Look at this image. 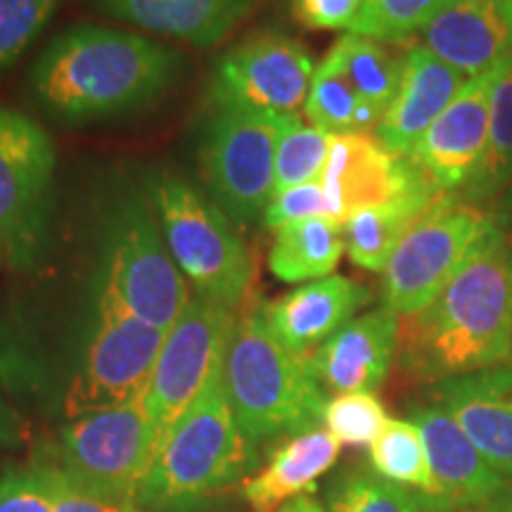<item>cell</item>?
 <instances>
[{"label":"cell","instance_id":"1","mask_svg":"<svg viewBox=\"0 0 512 512\" xmlns=\"http://www.w3.org/2000/svg\"><path fill=\"white\" fill-rule=\"evenodd\" d=\"M396 358L403 375L434 384L510 361L512 259L496 219L437 299L399 318Z\"/></svg>","mask_w":512,"mask_h":512},{"label":"cell","instance_id":"2","mask_svg":"<svg viewBox=\"0 0 512 512\" xmlns=\"http://www.w3.org/2000/svg\"><path fill=\"white\" fill-rule=\"evenodd\" d=\"M183 69L176 50L98 24H74L50 38L29 72V95L64 124L143 112L174 86Z\"/></svg>","mask_w":512,"mask_h":512},{"label":"cell","instance_id":"3","mask_svg":"<svg viewBox=\"0 0 512 512\" xmlns=\"http://www.w3.org/2000/svg\"><path fill=\"white\" fill-rule=\"evenodd\" d=\"M88 280L128 316L169 330L190 299L159 228L150 190L121 185L95 209Z\"/></svg>","mask_w":512,"mask_h":512},{"label":"cell","instance_id":"4","mask_svg":"<svg viewBox=\"0 0 512 512\" xmlns=\"http://www.w3.org/2000/svg\"><path fill=\"white\" fill-rule=\"evenodd\" d=\"M256 465V444L230 406L223 370L166 434L136 494L143 512H197Z\"/></svg>","mask_w":512,"mask_h":512},{"label":"cell","instance_id":"5","mask_svg":"<svg viewBox=\"0 0 512 512\" xmlns=\"http://www.w3.org/2000/svg\"><path fill=\"white\" fill-rule=\"evenodd\" d=\"M223 387L238 425L254 444L316 430L328 403L309 361L283 347L268 328L264 306H252L235 320Z\"/></svg>","mask_w":512,"mask_h":512},{"label":"cell","instance_id":"6","mask_svg":"<svg viewBox=\"0 0 512 512\" xmlns=\"http://www.w3.org/2000/svg\"><path fill=\"white\" fill-rule=\"evenodd\" d=\"M171 259L207 302L238 309L254 280V261L235 221L185 178L157 171L147 181Z\"/></svg>","mask_w":512,"mask_h":512},{"label":"cell","instance_id":"7","mask_svg":"<svg viewBox=\"0 0 512 512\" xmlns=\"http://www.w3.org/2000/svg\"><path fill=\"white\" fill-rule=\"evenodd\" d=\"M164 337L166 330L128 316L88 280L86 313L64 380V415L72 420L138 399L150 382Z\"/></svg>","mask_w":512,"mask_h":512},{"label":"cell","instance_id":"8","mask_svg":"<svg viewBox=\"0 0 512 512\" xmlns=\"http://www.w3.org/2000/svg\"><path fill=\"white\" fill-rule=\"evenodd\" d=\"M159 446L140 394L121 406L69 420L57 434L50 463L81 489L117 501H136Z\"/></svg>","mask_w":512,"mask_h":512},{"label":"cell","instance_id":"9","mask_svg":"<svg viewBox=\"0 0 512 512\" xmlns=\"http://www.w3.org/2000/svg\"><path fill=\"white\" fill-rule=\"evenodd\" d=\"M55 166L46 128L0 107V245L17 271H36L48 252Z\"/></svg>","mask_w":512,"mask_h":512},{"label":"cell","instance_id":"10","mask_svg":"<svg viewBox=\"0 0 512 512\" xmlns=\"http://www.w3.org/2000/svg\"><path fill=\"white\" fill-rule=\"evenodd\" d=\"M494 219V209L444 192L394 249L384 268V306L403 318L432 304Z\"/></svg>","mask_w":512,"mask_h":512},{"label":"cell","instance_id":"11","mask_svg":"<svg viewBox=\"0 0 512 512\" xmlns=\"http://www.w3.org/2000/svg\"><path fill=\"white\" fill-rule=\"evenodd\" d=\"M283 117L214 107L200 143V169L211 200L235 223H252L275 192V150Z\"/></svg>","mask_w":512,"mask_h":512},{"label":"cell","instance_id":"12","mask_svg":"<svg viewBox=\"0 0 512 512\" xmlns=\"http://www.w3.org/2000/svg\"><path fill=\"white\" fill-rule=\"evenodd\" d=\"M235 320L238 316L233 309L207 302L192 292L181 316L166 330L143 392L159 444H164L171 427L223 370Z\"/></svg>","mask_w":512,"mask_h":512},{"label":"cell","instance_id":"13","mask_svg":"<svg viewBox=\"0 0 512 512\" xmlns=\"http://www.w3.org/2000/svg\"><path fill=\"white\" fill-rule=\"evenodd\" d=\"M316 62L309 48L278 29H261L228 48L214 64V107L294 114L306 102Z\"/></svg>","mask_w":512,"mask_h":512},{"label":"cell","instance_id":"14","mask_svg":"<svg viewBox=\"0 0 512 512\" xmlns=\"http://www.w3.org/2000/svg\"><path fill=\"white\" fill-rule=\"evenodd\" d=\"M425 171L411 157L389 152L370 133L332 136L323 183L330 219L344 226L358 211L380 207L427 183Z\"/></svg>","mask_w":512,"mask_h":512},{"label":"cell","instance_id":"15","mask_svg":"<svg viewBox=\"0 0 512 512\" xmlns=\"http://www.w3.org/2000/svg\"><path fill=\"white\" fill-rule=\"evenodd\" d=\"M498 67L467 79L451 105L427 128L408 155L439 192L458 195L482 162L489 140L491 91Z\"/></svg>","mask_w":512,"mask_h":512},{"label":"cell","instance_id":"16","mask_svg":"<svg viewBox=\"0 0 512 512\" xmlns=\"http://www.w3.org/2000/svg\"><path fill=\"white\" fill-rule=\"evenodd\" d=\"M411 422L422 434L437 486V496L427 512L477 510L505 489L508 479L486 463L456 418L437 401L411 406Z\"/></svg>","mask_w":512,"mask_h":512},{"label":"cell","instance_id":"17","mask_svg":"<svg viewBox=\"0 0 512 512\" xmlns=\"http://www.w3.org/2000/svg\"><path fill=\"white\" fill-rule=\"evenodd\" d=\"M399 351V316L382 306L349 320L306 358L323 394L375 392L387 380Z\"/></svg>","mask_w":512,"mask_h":512},{"label":"cell","instance_id":"18","mask_svg":"<svg viewBox=\"0 0 512 512\" xmlns=\"http://www.w3.org/2000/svg\"><path fill=\"white\" fill-rule=\"evenodd\" d=\"M498 475L512 479V368L451 377L430 389Z\"/></svg>","mask_w":512,"mask_h":512},{"label":"cell","instance_id":"19","mask_svg":"<svg viewBox=\"0 0 512 512\" xmlns=\"http://www.w3.org/2000/svg\"><path fill=\"white\" fill-rule=\"evenodd\" d=\"M370 302V292L344 275H328L264 304L268 328L292 354L309 358Z\"/></svg>","mask_w":512,"mask_h":512},{"label":"cell","instance_id":"20","mask_svg":"<svg viewBox=\"0 0 512 512\" xmlns=\"http://www.w3.org/2000/svg\"><path fill=\"white\" fill-rule=\"evenodd\" d=\"M465 81L463 74L441 62L425 46H413L403 57L399 91L382 114L375 138L394 155L408 157L427 128L451 105Z\"/></svg>","mask_w":512,"mask_h":512},{"label":"cell","instance_id":"21","mask_svg":"<svg viewBox=\"0 0 512 512\" xmlns=\"http://www.w3.org/2000/svg\"><path fill=\"white\" fill-rule=\"evenodd\" d=\"M425 48L463 76H479L512 50V17L503 0H456L422 29Z\"/></svg>","mask_w":512,"mask_h":512},{"label":"cell","instance_id":"22","mask_svg":"<svg viewBox=\"0 0 512 512\" xmlns=\"http://www.w3.org/2000/svg\"><path fill=\"white\" fill-rule=\"evenodd\" d=\"M95 5L119 22L207 48L245 22L259 0H95Z\"/></svg>","mask_w":512,"mask_h":512},{"label":"cell","instance_id":"23","mask_svg":"<svg viewBox=\"0 0 512 512\" xmlns=\"http://www.w3.org/2000/svg\"><path fill=\"white\" fill-rule=\"evenodd\" d=\"M342 444L328 430H309L275 446L266 465L242 482V496L254 510L268 512L316 491L318 479L335 467Z\"/></svg>","mask_w":512,"mask_h":512},{"label":"cell","instance_id":"24","mask_svg":"<svg viewBox=\"0 0 512 512\" xmlns=\"http://www.w3.org/2000/svg\"><path fill=\"white\" fill-rule=\"evenodd\" d=\"M441 195L444 192L427 181L392 202L358 211L344 223L349 259L366 271H384L399 242L434 207Z\"/></svg>","mask_w":512,"mask_h":512},{"label":"cell","instance_id":"25","mask_svg":"<svg viewBox=\"0 0 512 512\" xmlns=\"http://www.w3.org/2000/svg\"><path fill=\"white\" fill-rule=\"evenodd\" d=\"M344 249V226L337 221L325 216L294 221L275 230L268 268L283 283L328 278L342 259Z\"/></svg>","mask_w":512,"mask_h":512},{"label":"cell","instance_id":"26","mask_svg":"<svg viewBox=\"0 0 512 512\" xmlns=\"http://www.w3.org/2000/svg\"><path fill=\"white\" fill-rule=\"evenodd\" d=\"M512 185V50L498 67V76L491 91L489 140L475 176L467 181L458 197L467 204L498 202Z\"/></svg>","mask_w":512,"mask_h":512},{"label":"cell","instance_id":"27","mask_svg":"<svg viewBox=\"0 0 512 512\" xmlns=\"http://www.w3.org/2000/svg\"><path fill=\"white\" fill-rule=\"evenodd\" d=\"M304 114L311 126L328 136H349V133H370L380 124V114L358 98L342 67L330 53L316 67L309 95L304 102Z\"/></svg>","mask_w":512,"mask_h":512},{"label":"cell","instance_id":"28","mask_svg":"<svg viewBox=\"0 0 512 512\" xmlns=\"http://www.w3.org/2000/svg\"><path fill=\"white\" fill-rule=\"evenodd\" d=\"M330 55L342 67L358 98L382 117L399 91L406 55H396L387 48V43L356 34H344L339 38L330 48Z\"/></svg>","mask_w":512,"mask_h":512},{"label":"cell","instance_id":"29","mask_svg":"<svg viewBox=\"0 0 512 512\" xmlns=\"http://www.w3.org/2000/svg\"><path fill=\"white\" fill-rule=\"evenodd\" d=\"M375 475L403 489L418 491L425 510L437 496V486L427 460L418 425L411 420H389L368 451Z\"/></svg>","mask_w":512,"mask_h":512},{"label":"cell","instance_id":"30","mask_svg":"<svg viewBox=\"0 0 512 512\" xmlns=\"http://www.w3.org/2000/svg\"><path fill=\"white\" fill-rule=\"evenodd\" d=\"M330 145L332 136L328 133L306 126L297 114H285L275 150V192L320 181L328 164Z\"/></svg>","mask_w":512,"mask_h":512},{"label":"cell","instance_id":"31","mask_svg":"<svg viewBox=\"0 0 512 512\" xmlns=\"http://www.w3.org/2000/svg\"><path fill=\"white\" fill-rule=\"evenodd\" d=\"M456 0H366L349 34L380 43H403Z\"/></svg>","mask_w":512,"mask_h":512},{"label":"cell","instance_id":"32","mask_svg":"<svg viewBox=\"0 0 512 512\" xmlns=\"http://www.w3.org/2000/svg\"><path fill=\"white\" fill-rule=\"evenodd\" d=\"M328 512H427L418 494L373 470H349L328 489Z\"/></svg>","mask_w":512,"mask_h":512},{"label":"cell","instance_id":"33","mask_svg":"<svg viewBox=\"0 0 512 512\" xmlns=\"http://www.w3.org/2000/svg\"><path fill=\"white\" fill-rule=\"evenodd\" d=\"M62 0H0V79L41 36Z\"/></svg>","mask_w":512,"mask_h":512},{"label":"cell","instance_id":"34","mask_svg":"<svg viewBox=\"0 0 512 512\" xmlns=\"http://www.w3.org/2000/svg\"><path fill=\"white\" fill-rule=\"evenodd\" d=\"M323 422L339 444L370 446L389 418L384 403L373 392H351L325 403Z\"/></svg>","mask_w":512,"mask_h":512},{"label":"cell","instance_id":"35","mask_svg":"<svg viewBox=\"0 0 512 512\" xmlns=\"http://www.w3.org/2000/svg\"><path fill=\"white\" fill-rule=\"evenodd\" d=\"M57 467L36 463L0 477V512H55Z\"/></svg>","mask_w":512,"mask_h":512},{"label":"cell","instance_id":"36","mask_svg":"<svg viewBox=\"0 0 512 512\" xmlns=\"http://www.w3.org/2000/svg\"><path fill=\"white\" fill-rule=\"evenodd\" d=\"M316 216L330 219V204L325 197L323 183L311 181L297 185V188L275 192L264 211V223L271 230H278L287 223L316 219Z\"/></svg>","mask_w":512,"mask_h":512},{"label":"cell","instance_id":"37","mask_svg":"<svg viewBox=\"0 0 512 512\" xmlns=\"http://www.w3.org/2000/svg\"><path fill=\"white\" fill-rule=\"evenodd\" d=\"M366 0H292V17L304 29H351Z\"/></svg>","mask_w":512,"mask_h":512},{"label":"cell","instance_id":"38","mask_svg":"<svg viewBox=\"0 0 512 512\" xmlns=\"http://www.w3.org/2000/svg\"><path fill=\"white\" fill-rule=\"evenodd\" d=\"M55 512H143L136 501H117L93 491L81 489L69 482L67 477L57 470V505Z\"/></svg>","mask_w":512,"mask_h":512},{"label":"cell","instance_id":"39","mask_svg":"<svg viewBox=\"0 0 512 512\" xmlns=\"http://www.w3.org/2000/svg\"><path fill=\"white\" fill-rule=\"evenodd\" d=\"M475 512H512V486L505 484V489L494 498V501L482 505V508H477Z\"/></svg>","mask_w":512,"mask_h":512},{"label":"cell","instance_id":"40","mask_svg":"<svg viewBox=\"0 0 512 512\" xmlns=\"http://www.w3.org/2000/svg\"><path fill=\"white\" fill-rule=\"evenodd\" d=\"M278 512H325V510L320 508V503L313 501L311 496H302V498H294L290 503H285Z\"/></svg>","mask_w":512,"mask_h":512},{"label":"cell","instance_id":"41","mask_svg":"<svg viewBox=\"0 0 512 512\" xmlns=\"http://www.w3.org/2000/svg\"><path fill=\"white\" fill-rule=\"evenodd\" d=\"M494 214H496L498 226H501V230H503L505 247H508L510 259H512V211H503V214H498V211H494Z\"/></svg>","mask_w":512,"mask_h":512},{"label":"cell","instance_id":"42","mask_svg":"<svg viewBox=\"0 0 512 512\" xmlns=\"http://www.w3.org/2000/svg\"><path fill=\"white\" fill-rule=\"evenodd\" d=\"M494 211H498V214H503V211H512V185L503 192L501 200L496 202V209Z\"/></svg>","mask_w":512,"mask_h":512},{"label":"cell","instance_id":"43","mask_svg":"<svg viewBox=\"0 0 512 512\" xmlns=\"http://www.w3.org/2000/svg\"><path fill=\"white\" fill-rule=\"evenodd\" d=\"M503 3H505V10H508L510 17H512V0H503Z\"/></svg>","mask_w":512,"mask_h":512},{"label":"cell","instance_id":"44","mask_svg":"<svg viewBox=\"0 0 512 512\" xmlns=\"http://www.w3.org/2000/svg\"><path fill=\"white\" fill-rule=\"evenodd\" d=\"M0 259H3V245H0Z\"/></svg>","mask_w":512,"mask_h":512}]
</instances>
